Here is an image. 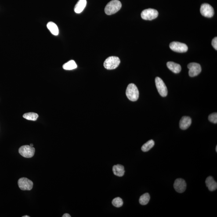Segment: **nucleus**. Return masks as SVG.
<instances>
[{"mask_svg": "<svg viewBox=\"0 0 217 217\" xmlns=\"http://www.w3.org/2000/svg\"><path fill=\"white\" fill-rule=\"evenodd\" d=\"M122 6L121 2L118 0H113L109 2L105 8V12L107 15L116 13Z\"/></svg>", "mask_w": 217, "mask_h": 217, "instance_id": "obj_1", "label": "nucleus"}, {"mask_svg": "<svg viewBox=\"0 0 217 217\" xmlns=\"http://www.w3.org/2000/svg\"><path fill=\"white\" fill-rule=\"evenodd\" d=\"M126 95L128 99L132 101H135L139 99V91L135 84L131 83L128 86Z\"/></svg>", "mask_w": 217, "mask_h": 217, "instance_id": "obj_2", "label": "nucleus"}, {"mask_svg": "<svg viewBox=\"0 0 217 217\" xmlns=\"http://www.w3.org/2000/svg\"><path fill=\"white\" fill-rule=\"evenodd\" d=\"M120 60L117 56H110L106 59L104 63V66L107 70H113L119 65Z\"/></svg>", "mask_w": 217, "mask_h": 217, "instance_id": "obj_3", "label": "nucleus"}, {"mask_svg": "<svg viewBox=\"0 0 217 217\" xmlns=\"http://www.w3.org/2000/svg\"><path fill=\"white\" fill-rule=\"evenodd\" d=\"M19 152L22 157L26 158H30L34 156L35 149L33 147L29 145L21 146L19 149Z\"/></svg>", "mask_w": 217, "mask_h": 217, "instance_id": "obj_4", "label": "nucleus"}, {"mask_svg": "<svg viewBox=\"0 0 217 217\" xmlns=\"http://www.w3.org/2000/svg\"><path fill=\"white\" fill-rule=\"evenodd\" d=\"M158 13L157 10L153 9H148L142 11L141 16L142 19L146 20H152L158 17Z\"/></svg>", "mask_w": 217, "mask_h": 217, "instance_id": "obj_5", "label": "nucleus"}, {"mask_svg": "<svg viewBox=\"0 0 217 217\" xmlns=\"http://www.w3.org/2000/svg\"><path fill=\"white\" fill-rule=\"evenodd\" d=\"M155 84L158 91L163 97H165L168 94V90L166 85H165L163 81L160 77H157L155 78Z\"/></svg>", "mask_w": 217, "mask_h": 217, "instance_id": "obj_6", "label": "nucleus"}, {"mask_svg": "<svg viewBox=\"0 0 217 217\" xmlns=\"http://www.w3.org/2000/svg\"><path fill=\"white\" fill-rule=\"evenodd\" d=\"M169 46L172 51L179 53H185L187 52L188 49L186 44L177 41L171 42Z\"/></svg>", "mask_w": 217, "mask_h": 217, "instance_id": "obj_7", "label": "nucleus"}, {"mask_svg": "<svg viewBox=\"0 0 217 217\" xmlns=\"http://www.w3.org/2000/svg\"><path fill=\"white\" fill-rule=\"evenodd\" d=\"M18 184L21 190L23 191L31 190L33 187V182L27 178H20L18 181Z\"/></svg>", "mask_w": 217, "mask_h": 217, "instance_id": "obj_8", "label": "nucleus"}, {"mask_svg": "<svg viewBox=\"0 0 217 217\" xmlns=\"http://www.w3.org/2000/svg\"><path fill=\"white\" fill-rule=\"evenodd\" d=\"M200 13L205 17L211 18L214 16V11L213 8L209 4H203L200 8Z\"/></svg>", "mask_w": 217, "mask_h": 217, "instance_id": "obj_9", "label": "nucleus"}, {"mask_svg": "<svg viewBox=\"0 0 217 217\" xmlns=\"http://www.w3.org/2000/svg\"><path fill=\"white\" fill-rule=\"evenodd\" d=\"M189 69V74L191 77H196L200 74L201 71V65L196 63H189L187 66Z\"/></svg>", "mask_w": 217, "mask_h": 217, "instance_id": "obj_10", "label": "nucleus"}, {"mask_svg": "<svg viewBox=\"0 0 217 217\" xmlns=\"http://www.w3.org/2000/svg\"><path fill=\"white\" fill-rule=\"evenodd\" d=\"M174 187L178 193H183L186 190V181L182 179H177L174 182Z\"/></svg>", "mask_w": 217, "mask_h": 217, "instance_id": "obj_11", "label": "nucleus"}, {"mask_svg": "<svg viewBox=\"0 0 217 217\" xmlns=\"http://www.w3.org/2000/svg\"><path fill=\"white\" fill-rule=\"evenodd\" d=\"M191 119L190 117L188 116L182 117L180 121V128L182 130L187 129L191 125Z\"/></svg>", "mask_w": 217, "mask_h": 217, "instance_id": "obj_12", "label": "nucleus"}, {"mask_svg": "<svg viewBox=\"0 0 217 217\" xmlns=\"http://www.w3.org/2000/svg\"><path fill=\"white\" fill-rule=\"evenodd\" d=\"M205 184L209 190L211 191H213L217 189V183L214 181L212 177L209 176L205 180Z\"/></svg>", "mask_w": 217, "mask_h": 217, "instance_id": "obj_13", "label": "nucleus"}, {"mask_svg": "<svg viewBox=\"0 0 217 217\" xmlns=\"http://www.w3.org/2000/svg\"><path fill=\"white\" fill-rule=\"evenodd\" d=\"M167 65L170 70L175 74L179 73L182 70L180 65L174 62H168L167 63Z\"/></svg>", "mask_w": 217, "mask_h": 217, "instance_id": "obj_14", "label": "nucleus"}, {"mask_svg": "<svg viewBox=\"0 0 217 217\" xmlns=\"http://www.w3.org/2000/svg\"><path fill=\"white\" fill-rule=\"evenodd\" d=\"M113 171L115 175L120 177L124 176L125 172L124 167L120 164L114 165L113 167Z\"/></svg>", "mask_w": 217, "mask_h": 217, "instance_id": "obj_15", "label": "nucleus"}, {"mask_svg": "<svg viewBox=\"0 0 217 217\" xmlns=\"http://www.w3.org/2000/svg\"><path fill=\"white\" fill-rule=\"evenodd\" d=\"M86 5V0H79L74 7V12L78 14L81 13L84 10Z\"/></svg>", "mask_w": 217, "mask_h": 217, "instance_id": "obj_16", "label": "nucleus"}, {"mask_svg": "<svg viewBox=\"0 0 217 217\" xmlns=\"http://www.w3.org/2000/svg\"><path fill=\"white\" fill-rule=\"evenodd\" d=\"M48 30L51 33L54 35H57L59 34V30L57 26L54 22H50L47 25Z\"/></svg>", "mask_w": 217, "mask_h": 217, "instance_id": "obj_17", "label": "nucleus"}, {"mask_svg": "<svg viewBox=\"0 0 217 217\" xmlns=\"http://www.w3.org/2000/svg\"><path fill=\"white\" fill-rule=\"evenodd\" d=\"M77 66L74 60H71L64 64L63 68L66 70H72L77 68Z\"/></svg>", "mask_w": 217, "mask_h": 217, "instance_id": "obj_18", "label": "nucleus"}, {"mask_svg": "<svg viewBox=\"0 0 217 217\" xmlns=\"http://www.w3.org/2000/svg\"><path fill=\"white\" fill-rule=\"evenodd\" d=\"M154 145V142L153 139L148 141L146 143L142 146L141 150L142 151L146 152L149 151Z\"/></svg>", "mask_w": 217, "mask_h": 217, "instance_id": "obj_19", "label": "nucleus"}, {"mask_svg": "<svg viewBox=\"0 0 217 217\" xmlns=\"http://www.w3.org/2000/svg\"><path fill=\"white\" fill-rule=\"evenodd\" d=\"M150 200V196L148 193H145L140 196L139 199V204L142 205H146Z\"/></svg>", "mask_w": 217, "mask_h": 217, "instance_id": "obj_20", "label": "nucleus"}, {"mask_svg": "<svg viewBox=\"0 0 217 217\" xmlns=\"http://www.w3.org/2000/svg\"><path fill=\"white\" fill-rule=\"evenodd\" d=\"M38 116V115L37 113L33 112L26 113L23 115V118L32 121H36Z\"/></svg>", "mask_w": 217, "mask_h": 217, "instance_id": "obj_21", "label": "nucleus"}, {"mask_svg": "<svg viewBox=\"0 0 217 217\" xmlns=\"http://www.w3.org/2000/svg\"><path fill=\"white\" fill-rule=\"evenodd\" d=\"M112 204L114 206L117 207V208H120L123 205V201L121 198L117 197L113 199L112 201Z\"/></svg>", "mask_w": 217, "mask_h": 217, "instance_id": "obj_22", "label": "nucleus"}, {"mask_svg": "<svg viewBox=\"0 0 217 217\" xmlns=\"http://www.w3.org/2000/svg\"><path fill=\"white\" fill-rule=\"evenodd\" d=\"M208 120L210 122L214 124L217 123V113H211L208 117Z\"/></svg>", "mask_w": 217, "mask_h": 217, "instance_id": "obj_23", "label": "nucleus"}, {"mask_svg": "<svg viewBox=\"0 0 217 217\" xmlns=\"http://www.w3.org/2000/svg\"><path fill=\"white\" fill-rule=\"evenodd\" d=\"M211 45L213 47L214 49L217 50V38L215 37L212 40Z\"/></svg>", "mask_w": 217, "mask_h": 217, "instance_id": "obj_24", "label": "nucleus"}, {"mask_svg": "<svg viewBox=\"0 0 217 217\" xmlns=\"http://www.w3.org/2000/svg\"><path fill=\"white\" fill-rule=\"evenodd\" d=\"M63 217H70L71 216H70V214H64V215H63Z\"/></svg>", "mask_w": 217, "mask_h": 217, "instance_id": "obj_25", "label": "nucleus"}, {"mask_svg": "<svg viewBox=\"0 0 217 217\" xmlns=\"http://www.w3.org/2000/svg\"><path fill=\"white\" fill-rule=\"evenodd\" d=\"M22 217H30V216H28V215H24V216H22Z\"/></svg>", "mask_w": 217, "mask_h": 217, "instance_id": "obj_26", "label": "nucleus"}, {"mask_svg": "<svg viewBox=\"0 0 217 217\" xmlns=\"http://www.w3.org/2000/svg\"><path fill=\"white\" fill-rule=\"evenodd\" d=\"M30 146H31V147H33V144H30Z\"/></svg>", "mask_w": 217, "mask_h": 217, "instance_id": "obj_27", "label": "nucleus"}, {"mask_svg": "<svg viewBox=\"0 0 217 217\" xmlns=\"http://www.w3.org/2000/svg\"><path fill=\"white\" fill-rule=\"evenodd\" d=\"M216 151L217 152V146H216Z\"/></svg>", "mask_w": 217, "mask_h": 217, "instance_id": "obj_28", "label": "nucleus"}]
</instances>
